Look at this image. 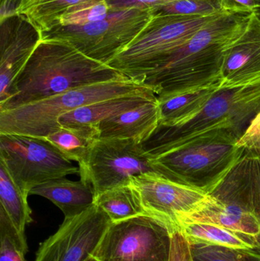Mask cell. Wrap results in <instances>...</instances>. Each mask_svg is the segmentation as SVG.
<instances>
[{"label":"cell","mask_w":260,"mask_h":261,"mask_svg":"<svg viewBox=\"0 0 260 261\" xmlns=\"http://www.w3.org/2000/svg\"><path fill=\"white\" fill-rule=\"evenodd\" d=\"M0 162L28 195L47 181L79 174V167L51 143L38 137L0 134Z\"/></svg>","instance_id":"ba28073f"},{"label":"cell","mask_w":260,"mask_h":261,"mask_svg":"<svg viewBox=\"0 0 260 261\" xmlns=\"http://www.w3.org/2000/svg\"><path fill=\"white\" fill-rule=\"evenodd\" d=\"M223 11L230 13L252 14L256 12V0H221Z\"/></svg>","instance_id":"d6a6232c"},{"label":"cell","mask_w":260,"mask_h":261,"mask_svg":"<svg viewBox=\"0 0 260 261\" xmlns=\"http://www.w3.org/2000/svg\"><path fill=\"white\" fill-rule=\"evenodd\" d=\"M160 124L158 99L149 101L98 125L100 139H134L143 142Z\"/></svg>","instance_id":"e0dca14e"},{"label":"cell","mask_w":260,"mask_h":261,"mask_svg":"<svg viewBox=\"0 0 260 261\" xmlns=\"http://www.w3.org/2000/svg\"><path fill=\"white\" fill-rule=\"evenodd\" d=\"M256 9L254 12L255 15L259 18L260 20V0H256Z\"/></svg>","instance_id":"836d02e7"},{"label":"cell","mask_w":260,"mask_h":261,"mask_svg":"<svg viewBox=\"0 0 260 261\" xmlns=\"http://www.w3.org/2000/svg\"><path fill=\"white\" fill-rule=\"evenodd\" d=\"M80 180L98 196L115 187L129 185L134 176L156 173L142 143L134 139H98L79 164Z\"/></svg>","instance_id":"9c48e42d"},{"label":"cell","mask_w":260,"mask_h":261,"mask_svg":"<svg viewBox=\"0 0 260 261\" xmlns=\"http://www.w3.org/2000/svg\"><path fill=\"white\" fill-rule=\"evenodd\" d=\"M172 234L160 221L136 216L111 223L93 256L99 261H169Z\"/></svg>","instance_id":"30bf717a"},{"label":"cell","mask_w":260,"mask_h":261,"mask_svg":"<svg viewBox=\"0 0 260 261\" xmlns=\"http://www.w3.org/2000/svg\"><path fill=\"white\" fill-rule=\"evenodd\" d=\"M238 141L230 132L215 130L151 160L156 173L209 194L244 154Z\"/></svg>","instance_id":"277c9868"},{"label":"cell","mask_w":260,"mask_h":261,"mask_svg":"<svg viewBox=\"0 0 260 261\" xmlns=\"http://www.w3.org/2000/svg\"><path fill=\"white\" fill-rule=\"evenodd\" d=\"M209 195L253 213L260 220V153L245 150L241 159Z\"/></svg>","instance_id":"5bb4252c"},{"label":"cell","mask_w":260,"mask_h":261,"mask_svg":"<svg viewBox=\"0 0 260 261\" xmlns=\"http://www.w3.org/2000/svg\"><path fill=\"white\" fill-rule=\"evenodd\" d=\"M157 99L154 91H150L105 99L63 115L58 122L62 127H98L106 119Z\"/></svg>","instance_id":"ac0fdd59"},{"label":"cell","mask_w":260,"mask_h":261,"mask_svg":"<svg viewBox=\"0 0 260 261\" xmlns=\"http://www.w3.org/2000/svg\"><path fill=\"white\" fill-rule=\"evenodd\" d=\"M193 222L219 225L250 236L260 243V220L257 216L233 204L215 199L209 194L193 210L177 216V231L182 224Z\"/></svg>","instance_id":"2e32d148"},{"label":"cell","mask_w":260,"mask_h":261,"mask_svg":"<svg viewBox=\"0 0 260 261\" xmlns=\"http://www.w3.org/2000/svg\"><path fill=\"white\" fill-rule=\"evenodd\" d=\"M44 139L51 143L67 159L81 164L99 139L97 126L62 127Z\"/></svg>","instance_id":"cb8c5ba5"},{"label":"cell","mask_w":260,"mask_h":261,"mask_svg":"<svg viewBox=\"0 0 260 261\" xmlns=\"http://www.w3.org/2000/svg\"><path fill=\"white\" fill-rule=\"evenodd\" d=\"M30 195L42 196L53 202L70 219L95 205L93 187L82 181H72L66 177L47 181L32 189Z\"/></svg>","instance_id":"d6986e66"},{"label":"cell","mask_w":260,"mask_h":261,"mask_svg":"<svg viewBox=\"0 0 260 261\" xmlns=\"http://www.w3.org/2000/svg\"><path fill=\"white\" fill-rule=\"evenodd\" d=\"M189 245L193 261H260L255 248L238 250L201 243Z\"/></svg>","instance_id":"4316f807"},{"label":"cell","mask_w":260,"mask_h":261,"mask_svg":"<svg viewBox=\"0 0 260 261\" xmlns=\"http://www.w3.org/2000/svg\"><path fill=\"white\" fill-rule=\"evenodd\" d=\"M27 196L28 194L15 184L4 164L0 162V210L23 237H25L26 226L32 222Z\"/></svg>","instance_id":"603a6c76"},{"label":"cell","mask_w":260,"mask_h":261,"mask_svg":"<svg viewBox=\"0 0 260 261\" xmlns=\"http://www.w3.org/2000/svg\"><path fill=\"white\" fill-rule=\"evenodd\" d=\"M95 204L109 218L112 223L145 215L131 186H122L96 196Z\"/></svg>","instance_id":"d4e9b609"},{"label":"cell","mask_w":260,"mask_h":261,"mask_svg":"<svg viewBox=\"0 0 260 261\" xmlns=\"http://www.w3.org/2000/svg\"><path fill=\"white\" fill-rule=\"evenodd\" d=\"M154 91L140 81L125 79L76 87L38 102L0 111V134L45 138L62 128L58 120L84 106L119 96Z\"/></svg>","instance_id":"5b68a950"},{"label":"cell","mask_w":260,"mask_h":261,"mask_svg":"<svg viewBox=\"0 0 260 261\" xmlns=\"http://www.w3.org/2000/svg\"><path fill=\"white\" fill-rule=\"evenodd\" d=\"M178 231L189 243H201L238 250H252L260 246L259 242L250 236L213 224H182L179 226Z\"/></svg>","instance_id":"44dd1931"},{"label":"cell","mask_w":260,"mask_h":261,"mask_svg":"<svg viewBox=\"0 0 260 261\" xmlns=\"http://www.w3.org/2000/svg\"><path fill=\"white\" fill-rule=\"evenodd\" d=\"M224 12L221 0H176L158 11L166 15L212 16Z\"/></svg>","instance_id":"83f0119b"},{"label":"cell","mask_w":260,"mask_h":261,"mask_svg":"<svg viewBox=\"0 0 260 261\" xmlns=\"http://www.w3.org/2000/svg\"><path fill=\"white\" fill-rule=\"evenodd\" d=\"M130 186L145 215L164 223L172 233L177 231V216L189 213L208 196L205 192L177 184L154 172L134 176Z\"/></svg>","instance_id":"7c38bea8"},{"label":"cell","mask_w":260,"mask_h":261,"mask_svg":"<svg viewBox=\"0 0 260 261\" xmlns=\"http://www.w3.org/2000/svg\"><path fill=\"white\" fill-rule=\"evenodd\" d=\"M251 14L222 12L145 75L142 82L157 99L222 82L229 48L244 32Z\"/></svg>","instance_id":"6da1fadb"},{"label":"cell","mask_w":260,"mask_h":261,"mask_svg":"<svg viewBox=\"0 0 260 261\" xmlns=\"http://www.w3.org/2000/svg\"><path fill=\"white\" fill-rule=\"evenodd\" d=\"M128 78L70 44L41 40L14 81L9 99L0 104V111L38 102L76 87Z\"/></svg>","instance_id":"7a4b0ae2"},{"label":"cell","mask_w":260,"mask_h":261,"mask_svg":"<svg viewBox=\"0 0 260 261\" xmlns=\"http://www.w3.org/2000/svg\"><path fill=\"white\" fill-rule=\"evenodd\" d=\"M238 147L260 153V111L237 143Z\"/></svg>","instance_id":"4dcf8cb0"},{"label":"cell","mask_w":260,"mask_h":261,"mask_svg":"<svg viewBox=\"0 0 260 261\" xmlns=\"http://www.w3.org/2000/svg\"><path fill=\"white\" fill-rule=\"evenodd\" d=\"M155 10H112L104 19L81 25H58L41 32L42 40L70 44L85 56L108 64L143 30Z\"/></svg>","instance_id":"52a82bcc"},{"label":"cell","mask_w":260,"mask_h":261,"mask_svg":"<svg viewBox=\"0 0 260 261\" xmlns=\"http://www.w3.org/2000/svg\"><path fill=\"white\" fill-rule=\"evenodd\" d=\"M255 251H256V252L257 253L258 256L260 257V246L256 247V248H255Z\"/></svg>","instance_id":"d590c367"},{"label":"cell","mask_w":260,"mask_h":261,"mask_svg":"<svg viewBox=\"0 0 260 261\" xmlns=\"http://www.w3.org/2000/svg\"><path fill=\"white\" fill-rule=\"evenodd\" d=\"M111 223L96 204L75 217L64 219L55 234L41 244L35 261H85Z\"/></svg>","instance_id":"8fae6325"},{"label":"cell","mask_w":260,"mask_h":261,"mask_svg":"<svg viewBox=\"0 0 260 261\" xmlns=\"http://www.w3.org/2000/svg\"><path fill=\"white\" fill-rule=\"evenodd\" d=\"M221 83L158 99L160 126L183 125L195 118L212 96L221 90Z\"/></svg>","instance_id":"ffe728a7"},{"label":"cell","mask_w":260,"mask_h":261,"mask_svg":"<svg viewBox=\"0 0 260 261\" xmlns=\"http://www.w3.org/2000/svg\"><path fill=\"white\" fill-rule=\"evenodd\" d=\"M259 111L260 79L221 89L195 118L177 126L159 125L142 146L151 158H155L215 130H227L240 140Z\"/></svg>","instance_id":"3957f363"},{"label":"cell","mask_w":260,"mask_h":261,"mask_svg":"<svg viewBox=\"0 0 260 261\" xmlns=\"http://www.w3.org/2000/svg\"><path fill=\"white\" fill-rule=\"evenodd\" d=\"M219 15L185 16L157 13L135 39L108 65L130 79L142 82L145 75L159 67Z\"/></svg>","instance_id":"8992f818"},{"label":"cell","mask_w":260,"mask_h":261,"mask_svg":"<svg viewBox=\"0 0 260 261\" xmlns=\"http://www.w3.org/2000/svg\"><path fill=\"white\" fill-rule=\"evenodd\" d=\"M169 261H193L189 242L180 231L172 233Z\"/></svg>","instance_id":"1f68e13d"},{"label":"cell","mask_w":260,"mask_h":261,"mask_svg":"<svg viewBox=\"0 0 260 261\" xmlns=\"http://www.w3.org/2000/svg\"><path fill=\"white\" fill-rule=\"evenodd\" d=\"M26 238L12 225L9 218L0 210V261H27Z\"/></svg>","instance_id":"484cf974"},{"label":"cell","mask_w":260,"mask_h":261,"mask_svg":"<svg viewBox=\"0 0 260 261\" xmlns=\"http://www.w3.org/2000/svg\"><path fill=\"white\" fill-rule=\"evenodd\" d=\"M259 79L260 20L252 13L244 32L227 51L221 88H235Z\"/></svg>","instance_id":"9a60e30c"},{"label":"cell","mask_w":260,"mask_h":261,"mask_svg":"<svg viewBox=\"0 0 260 261\" xmlns=\"http://www.w3.org/2000/svg\"><path fill=\"white\" fill-rule=\"evenodd\" d=\"M41 40V31L23 15L0 21V104L9 99L14 81Z\"/></svg>","instance_id":"4fadbf2b"},{"label":"cell","mask_w":260,"mask_h":261,"mask_svg":"<svg viewBox=\"0 0 260 261\" xmlns=\"http://www.w3.org/2000/svg\"><path fill=\"white\" fill-rule=\"evenodd\" d=\"M102 0H21L16 15L26 17L41 32L53 29L65 14Z\"/></svg>","instance_id":"7402d4cb"},{"label":"cell","mask_w":260,"mask_h":261,"mask_svg":"<svg viewBox=\"0 0 260 261\" xmlns=\"http://www.w3.org/2000/svg\"><path fill=\"white\" fill-rule=\"evenodd\" d=\"M111 12L112 9L107 0L89 3L65 14L56 26L81 25L100 21L106 18Z\"/></svg>","instance_id":"f1b7e54d"},{"label":"cell","mask_w":260,"mask_h":261,"mask_svg":"<svg viewBox=\"0 0 260 261\" xmlns=\"http://www.w3.org/2000/svg\"><path fill=\"white\" fill-rule=\"evenodd\" d=\"M85 261H99V260H97V259L96 258V257H94V256H91V257H89L88 259H87Z\"/></svg>","instance_id":"e575fe53"},{"label":"cell","mask_w":260,"mask_h":261,"mask_svg":"<svg viewBox=\"0 0 260 261\" xmlns=\"http://www.w3.org/2000/svg\"><path fill=\"white\" fill-rule=\"evenodd\" d=\"M176 0H107L112 10L137 9L155 10L158 12L161 8Z\"/></svg>","instance_id":"f546056e"}]
</instances>
